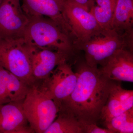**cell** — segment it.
I'll return each mask as SVG.
<instances>
[{
	"label": "cell",
	"instance_id": "8992f818",
	"mask_svg": "<svg viewBox=\"0 0 133 133\" xmlns=\"http://www.w3.org/2000/svg\"><path fill=\"white\" fill-rule=\"evenodd\" d=\"M63 10L71 29L75 51H79L91 38L105 30L90 12L72 0H64Z\"/></svg>",
	"mask_w": 133,
	"mask_h": 133
},
{
	"label": "cell",
	"instance_id": "ac0fdd59",
	"mask_svg": "<svg viewBox=\"0 0 133 133\" xmlns=\"http://www.w3.org/2000/svg\"><path fill=\"white\" fill-rule=\"evenodd\" d=\"M110 92L118 99L126 110L133 108L132 90H125L115 82L112 86Z\"/></svg>",
	"mask_w": 133,
	"mask_h": 133
},
{
	"label": "cell",
	"instance_id": "7c38bea8",
	"mask_svg": "<svg viewBox=\"0 0 133 133\" xmlns=\"http://www.w3.org/2000/svg\"><path fill=\"white\" fill-rule=\"evenodd\" d=\"M102 74L114 81L133 82V52L126 49L118 50L104 66Z\"/></svg>",
	"mask_w": 133,
	"mask_h": 133
},
{
	"label": "cell",
	"instance_id": "6da1fadb",
	"mask_svg": "<svg viewBox=\"0 0 133 133\" xmlns=\"http://www.w3.org/2000/svg\"><path fill=\"white\" fill-rule=\"evenodd\" d=\"M74 63L77 84L60 108L74 115L81 123L97 124L115 82L105 77L98 67L88 65L85 60L77 59Z\"/></svg>",
	"mask_w": 133,
	"mask_h": 133
},
{
	"label": "cell",
	"instance_id": "9c48e42d",
	"mask_svg": "<svg viewBox=\"0 0 133 133\" xmlns=\"http://www.w3.org/2000/svg\"><path fill=\"white\" fill-rule=\"evenodd\" d=\"M22 1V8L28 17L42 16L50 18L55 22L73 41L71 29L64 14V0Z\"/></svg>",
	"mask_w": 133,
	"mask_h": 133
},
{
	"label": "cell",
	"instance_id": "4fadbf2b",
	"mask_svg": "<svg viewBox=\"0 0 133 133\" xmlns=\"http://www.w3.org/2000/svg\"><path fill=\"white\" fill-rule=\"evenodd\" d=\"M111 29L133 40V0H117Z\"/></svg>",
	"mask_w": 133,
	"mask_h": 133
},
{
	"label": "cell",
	"instance_id": "7402d4cb",
	"mask_svg": "<svg viewBox=\"0 0 133 133\" xmlns=\"http://www.w3.org/2000/svg\"><path fill=\"white\" fill-rule=\"evenodd\" d=\"M3 1V0H0V7H1V5Z\"/></svg>",
	"mask_w": 133,
	"mask_h": 133
},
{
	"label": "cell",
	"instance_id": "3957f363",
	"mask_svg": "<svg viewBox=\"0 0 133 133\" xmlns=\"http://www.w3.org/2000/svg\"><path fill=\"white\" fill-rule=\"evenodd\" d=\"M32 47L23 37H0V66L28 85L35 82L31 71Z\"/></svg>",
	"mask_w": 133,
	"mask_h": 133
},
{
	"label": "cell",
	"instance_id": "d6986e66",
	"mask_svg": "<svg viewBox=\"0 0 133 133\" xmlns=\"http://www.w3.org/2000/svg\"><path fill=\"white\" fill-rule=\"evenodd\" d=\"M9 71L0 66V106L10 102L9 95Z\"/></svg>",
	"mask_w": 133,
	"mask_h": 133
},
{
	"label": "cell",
	"instance_id": "9a60e30c",
	"mask_svg": "<svg viewBox=\"0 0 133 133\" xmlns=\"http://www.w3.org/2000/svg\"><path fill=\"white\" fill-rule=\"evenodd\" d=\"M117 0H94L90 12L102 29H111Z\"/></svg>",
	"mask_w": 133,
	"mask_h": 133
},
{
	"label": "cell",
	"instance_id": "30bf717a",
	"mask_svg": "<svg viewBox=\"0 0 133 133\" xmlns=\"http://www.w3.org/2000/svg\"><path fill=\"white\" fill-rule=\"evenodd\" d=\"M32 47L31 71L35 81L47 78L55 68L74 55L61 51Z\"/></svg>",
	"mask_w": 133,
	"mask_h": 133
},
{
	"label": "cell",
	"instance_id": "8fae6325",
	"mask_svg": "<svg viewBox=\"0 0 133 133\" xmlns=\"http://www.w3.org/2000/svg\"><path fill=\"white\" fill-rule=\"evenodd\" d=\"M23 101L0 106V133H31L23 108Z\"/></svg>",
	"mask_w": 133,
	"mask_h": 133
},
{
	"label": "cell",
	"instance_id": "44dd1931",
	"mask_svg": "<svg viewBox=\"0 0 133 133\" xmlns=\"http://www.w3.org/2000/svg\"><path fill=\"white\" fill-rule=\"evenodd\" d=\"M78 4L81 5L90 12L93 5L94 0H72Z\"/></svg>",
	"mask_w": 133,
	"mask_h": 133
},
{
	"label": "cell",
	"instance_id": "2e32d148",
	"mask_svg": "<svg viewBox=\"0 0 133 133\" xmlns=\"http://www.w3.org/2000/svg\"><path fill=\"white\" fill-rule=\"evenodd\" d=\"M113 133H133V108L105 123Z\"/></svg>",
	"mask_w": 133,
	"mask_h": 133
},
{
	"label": "cell",
	"instance_id": "277c9868",
	"mask_svg": "<svg viewBox=\"0 0 133 133\" xmlns=\"http://www.w3.org/2000/svg\"><path fill=\"white\" fill-rule=\"evenodd\" d=\"M22 106L30 126L38 133H44L57 117L60 107L49 95L33 85L23 101Z\"/></svg>",
	"mask_w": 133,
	"mask_h": 133
},
{
	"label": "cell",
	"instance_id": "52a82bcc",
	"mask_svg": "<svg viewBox=\"0 0 133 133\" xmlns=\"http://www.w3.org/2000/svg\"><path fill=\"white\" fill-rule=\"evenodd\" d=\"M77 77L67 62L58 65L47 78L44 79L40 88L61 106L74 91Z\"/></svg>",
	"mask_w": 133,
	"mask_h": 133
},
{
	"label": "cell",
	"instance_id": "5bb4252c",
	"mask_svg": "<svg viewBox=\"0 0 133 133\" xmlns=\"http://www.w3.org/2000/svg\"><path fill=\"white\" fill-rule=\"evenodd\" d=\"M57 116L44 133H83L81 122L74 115L60 108Z\"/></svg>",
	"mask_w": 133,
	"mask_h": 133
},
{
	"label": "cell",
	"instance_id": "e0dca14e",
	"mask_svg": "<svg viewBox=\"0 0 133 133\" xmlns=\"http://www.w3.org/2000/svg\"><path fill=\"white\" fill-rule=\"evenodd\" d=\"M127 111L118 99L110 92L107 101L102 108L99 119L105 124Z\"/></svg>",
	"mask_w": 133,
	"mask_h": 133
},
{
	"label": "cell",
	"instance_id": "ba28073f",
	"mask_svg": "<svg viewBox=\"0 0 133 133\" xmlns=\"http://www.w3.org/2000/svg\"><path fill=\"white\" fill-rule=\"evenodd\" d=\"M29 20L20 0H3L0 7V37H23Z\"/></svg>",
	"mask_w": 133,
	"mask_h": 133
},
{
	"label": "cell",
	"instance_id": "ffe728a7",
	"mask_svg": "<svg viewBox=\"0 0 133 133\" xmlns=\"http://www.w3.org/2000/svg\"><path fill=\"white\" fill-rule=\"evenodd\" d=\"M83 133H113L107 128H101L94 123H81Z\"/></svg>",
	"mask_w": 133,
	"mask_h": 133
},
{
	"label": "cell",
	"instance_id": "5b68a950",
	"mask_svg": "<svg viewBox=\"0 0 133 133\" xmlns=\"http://www.w3.org/2000/svg\"><path fill=\"white\" fill-rule=\"evenodd\" d=\"M122 49L133 52V41L109 29L94 36L79 51L85 52V61L88 65L101 67L117 50Z\"/></svg>",
	"mask_w": 133,
	"mask_h": 133
},
{
	"label": "cell",
	"instance_id": "7a4b0ae2",
	"mask_svg": "<svg viewBox=\"0 0 133 133\" xmlns=\"http://www.w3.org/2000/svg\"><path fill=\"white\" fill-rule=\"evenodd\" d=\"M23 37L33 48L61 51L74 54L72 40L55 22L45 17H29Z\"/></svg>",
	"mask_w": 133,
	"mask_h": 133
}]
</instances>
